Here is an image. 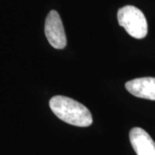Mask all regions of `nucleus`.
Listing matches in <instances>:
<instances>
[{
  "instance_id": "1",
  "label": "nucleus",
  "mask_w": 155,
  "mask_h": 155,
  "mask_svg": "<svg viewBox=\"0 0 155 155\" xmlns=\"http://www.w3.org/2000/svg\"><path fill=\"white\" fill-rule=\"evenodd\" d=\"M52 111L58 118L77 127H88L92 123V116L85 106L65 96H54L49 101Z\"/></svg>"
},
{
  "instance_id": "2",
  "label": "nucleus",
  "mask_w": 155,
  "mask_h": 155,
  "mask_svg": "<svg viewBox=\"0 0 155 155\" xmlns=\"http://www.w3.org/2000/svg\"><path fill=\"white\" fill-rule=\"evenodd\" d=\"M117 20L127 34L135 39H143L147 36L148 28L143 12L135 6L127 5L117 11Z\"/></svg>"
},
{
  "instance_id": "4",
  "label": "nucleus",
  "mask_w": 155,
  "mask_h": 155,
  "mask_svg": "<svg viewBox=\"0 0 155 155\" xmlns=\"http://www.w3.org/2000/svg\"><path fill=\"white\" fill-rule=\"evenodd\" d=\"M129 140L137 155H155L154 140L144 129L132 128L129 132Z\"/></svg>"
},
{
  "instance_id": "5",
  "label": "nucleus",
  "mask_w": 155,
  "mask_h": 155,
  "mask_svg": "<svg viewBox=\"0 0 155 155\" xmlns=\"http://www.w3.org/2000/svg\"><path fill=\"white\" fill-rule=\"evenodd\" d=\"M125 87L134 97L155 101V78L145 77L127 81Z\"/></svg>"
},
{
  "instance_id": "3",
  "label": "nucleus",
  "mask_w": 155,
  "mask_h": 155,
  "mask_svg": "<svg viewBox=\"0 0 155 155\" xmlns=\"http://www.w3.org/2000/svg\"><path fill=\"white\" fill-rule=\"evenodd\" d=\"M45 35L48 42L56 49H63L67 46V36L61 18L56 11H51L45 21Z\"/></svg>"
}]
</instances>
